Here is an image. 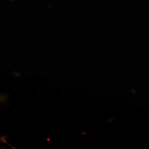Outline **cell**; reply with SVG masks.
I'll return each instance as SVG.
<instances>
[]
</instances>
